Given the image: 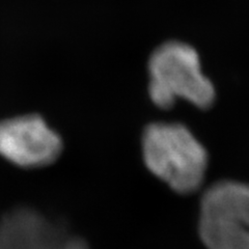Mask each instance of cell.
<instances>
[{
    "label": "cell",
    "mask_w": 249,
    "mask_h": 249,
    "mask_svg": "<svg viewBox=\"0 0 249 249\" xmlns=\"http://www.w3.org/2000/svg\"><path fill=\"white\" fill-rule=\"evenodd\" d=\"M142 157L151 173L182 196L196 192L208 168V153L184 124L156 122L142 136Z\"/></svg>",
    "instance_id": "6da1fadb"
},
{
    "label": "cell",
    "mask_w": 249,
    "mask_h": 249,
    "mask_svg": "<svg viewBox=\"0 0 249 249\" xmlns=\"http://www.w3.org/2000/svg\"><path fill=\"white\" fill-rule=\"evenodd\" d=\"M149 96L160 109H169L184 100L199 109L215 101V89L201 70L196 50L189 44L169 41L154 50L149 59Z\"/></svg>",
    "instance_id": "7a4b0ae2"
},
{
    "label": "cell",
    "mask_w": 249,
    "mask_h": 249,
    "mask_svg": "<svg viewBox=\"0 0 249 249\" xmlns=\"http://www.w3.org/2000/svg\"><path fill=\"white\" fill-rule=\"evenodd\" d=\"M198 232L207 249H249V185L210 187L200 200Z\"/></svg>",
    "instance_id": "3957f363"
},
{
    "label": "cell",
    "mask_w": 249,
    "mask_h": 249,
    "mask_svg": "<svg viewBox=\"0 0 249 249\" xmlns=\"http://www.w3.org/2000/svg\"><path fill=\"white\" fill-rule=\"evenodd\" d=\"M62 150L61 137L40 115H20L0 122V156L16 166L51 165Z\"/></svg>",
    "instance_id": "277c9868"
},
{
    "label": "cell",
    "mask_w": 249,
    "mask_h": 249,
    "mask_svg": "<svg viewBox=\"0 0 249 249\" xmlns=\"http://www.w3.org/2000/svg\"><path fill=\"white\" fill-rule=\"evenodd\" d=\"M0 249H89L85 241L71 236L31 209H17L0 223Z\"/></svg>",
    "instance_id": "5b68a950"
}]
</instances>
